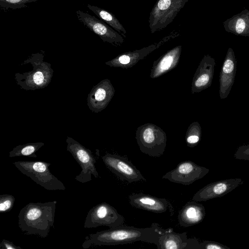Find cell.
<instances>
[{
  "label": "cell",
  "instance_id": "cell-1",
  "mask_svg": "<svg viewBox=\"0 0 249 249\" xmlns=\"http://www.w3.org/2000/svg\"><path fill=\"white\" fill-rule=\"evenodd\" d=\"M161 229L156 223H153L150 227L145 228L122 225L89 234L85 237L82 247L87 249L95 246H114L139 241L157 245Z\"/></svg>",
  "mask_w": 249,
  "mask_h": 249
},
{
  "label": "cell",
  "instance_id": "cell-2",
  "mask_svg": "<svg viewBox=\"0 0 249 249\" xmlns=\"http://www.w3.org/2000/svg\"><path fill=\"white\" fill-rule=\"evenodd\" d=\"M57 201L30 202L23 207L18 215V225L25 235L47 237L54 222Z\"/></svg>",
  "mask_w": 249,
  "mask_h": 249
},
{
  "label": "cell",
  "instance_id": "cell-3",
  "mask_svg": "<svg viewBox=\"0 0 249 249\" xmlns=\"http://www.w3.org/2000/svg\"><path fill=\"white\" fill-rule=\"evenodd\" d=\"M44 55L42 53H33L24 62L32 64L31 71L22 73L17 72L15 80L17 85L21 89L26 90H34L44 89L51 82L53 70L51 64L43 60Z\"/></svg>",
  "mask_w": 249,
  "mask_h": 249
},
{
  "label": "cell",
  "instance_id": "cell-4",
  "mask_svg": "<svg viewBox=\"0 0 249 249\" xmlns=\"http://www.w3.org/2000/svg\"><path fill=\"white\" fill-rule=\"evenodd\" d=\"M23 175L48 191L66 190L59 179L49 169L51 163L41 161H18L13 163Z\"/></svg>",
  "mask_w": 249,
  "mask_h": 249
},
{
  "label": "cell",
  "instance_id": "cell-5",
  "mask_svg": "<svg viewBox=\"0 0 249 249\" xmlns=\"http://www.w3.org/2000/svg\"><path fill=\"white\" fill-rule=\"evenodd\" d=\"M135 138L141 152L151 157L161 156L165 150V132L157 125L148 123L139 126Z\"/></svg>",
  "mask_w": 249,
  "mask_h": 249
},
{
  "label": "cell",
  "instance_id": "cell-6",
  "mask_svg": "<svg viewBox=\"0 0 249 249\" xmlns=\"http://www.w3.org/2000/svg\"><path fill=\"white\" fill-rule=\"evenodd\" d=\"M189 0H158L149 14L150 31L153 34L171 23Z\"/></svg>",
  "mask_w": 249,
  "mask_h": 249
},
{
  "label": "cell",
  "instance_id": "cell-7",
  "mask_svg": "<svg viewBox=\"0 0 249 249\" xmlns=\"http://www.w3.org/2000/svg\"><path fill=\"white\" fill-rule=\"evenodd\" d=\"M67 150L69 152L81 168V171L75 179L81 183H87L91 180V175L95 178L99 174L95 167L96 159L91 150L78 142L69 136L66 138Z\"/></svg>",
  "mask_w": 249,
  "mask_h": 249
},
{
  "label": "cell",
  "instance_id": "cell-8",
  "mask_svg": "<svg viewBox=\"0 0 249 249\" xmlns=\"http://www.w3.org/2000/svg\"><path fill=\"white\" fill-rule=\"evenodd\" d=\"M123 215L116 209L106 202H103L92 207L86 217L84 227L93 228L107 226L113 228L124 224Z\"/></svg>",
  "mask_w": 249,
  "mask_h": 249
},
{
  "label": "cell",
  "instance_id": "cell-9",
  "mask_svg": "<svg viewBox=\"0 0 249 249\" xmlns=\"http://www.w3.org/2000/svg\"><path fill=\"white\" fill-rule=\"evenodd\" d=\"M180 35L177 31H173L169 35L163 37L159 42L139 50L121 53L105 64L111 67L127 69L136 65L138 61L143 59L150 53L158 49L167 41Z\"/></svg>",
  "mask_w": 249,
  "mask_h": 249
},
{
  "label": "cell",
  "instance_id": "cell-10",
  "mask_svg": "<svg viewBox=\"0 0 249 249\" xmlns=\"http://www.w3.org/2000/svg\"><path fill=\"white\" fill-rule=\"evenodd\" d=\"M102 159L107 167L122 180L128 183L146 180L136 166L124 157L107 153Z\"/></svg>",
  "mask_w": 249,
  "mask_h": 249
},
{
  "label": "cell",
  "instance_id": "cell-11",
  "mask_svg": "<svg viewBox=\"0 0 249 249\" xmlns=\"http://www.w3.org/2000/svg\"><path fill=\"white\" fill-rule=\"evenodd\" d=\"M210 170L195 162L186 160L178 164L173 170L166 173L162 177L171 182L188 185L206 176Z\"/></svg>",
  "mask_w": 249,
  "mask_h": 249
},
{
  "label": "cell",
  "instance_id": "cell-12",
  "mask_svg": "<svg viewBox=\"0 0 249 249\" xmlns=\"http://www.w3.org/2000/svg\"><path fill=\"white\" fill-rule=\"evenodd\" d=\"M78 19L104 41L114 45H120L125 38L119 33L104 22L87 13L76 11Z\"/></svg>",
  "mask_w": 249,
  "mask_h": 249
},
{
  "label": "cell",
  "instance_id": "cell-13",
  "mask_svg": "<svg viewBox=\"0 0 249 249\" xmlns=\"http://www.w3.org/2000/svg\"><path fill=\"white\" fill-rule=\"evenodd\" d=\"M243 183L244 181L240 178L225 179L210 183L198 190L193 196L192 200L206 201L223 196Z\"/></svg>",
  "mask_w": 249,
  "mask_h": 249
},
{
  "label": "cell",
  "instance_id": "cell-14",
  "mask_svg": "<svg viewBox=\"0 0 249 249\" xmlns=\"http://www.w3.org/2000/svg\"><path fill=\"white\" fill-rule=\"evenodd\" d=\"M115 89L108 79L101 81L93 86L89 93L87 105L89 109L94 113L105 109L115 93Z\"/></svg>",
  "mask_w": 249,
  "mask_h": 249
},
{
  "label": "cell",
  "instance_id": "cell-15",
  "mask_svg": "<svg viewBox=\"0 0 249 249\" xmlns=\"http://www.w3.org/2000/svg\"><path fill=\"white\" fill-rule=\"evenodd\" d=\"M157 247L158 249H200V243L195 238L188 239L186 232L177 233L172 228H161Z\"/></svg>",
  "mask_w": 249,
  "mask_h": 249
},
{
  "label": "cell",
  "instance_id": "cell-16",
  "mask_svg": "<svg viewBox=\"0 0 249 249\" xmlns=\"http://www.w3.org/2000/svg\"><path fill=\"white\" fill-rule=\"evenodd\" d=\"M215 66V61L213 57L209 54L203 56L192 79L191 86L192 94L200 92L211 86Z\"/></svg>",
  "mask_w": 249,
  "mask_h": 249
},
{
  "label": "cell",
  "instance_id": "cell-17",
  "mask_svg": "<svg viewBox=\"0 0 249 249\" xmlns=\"http://www.w3.org/2000/svg\"><path fill=\"white\" fill-rule=\"evenodd\" d=\"M236 60L233 49H228L219 74V94L221 99L229 95L234 82L236 72Z\"/></svg>",
  "mask_w": 249,
  "mask_h": 249
},
{
  "label": "cell",
  "instance_id": "cell-18",
  "mask_svg": "<svg viewBox=\"0 0 249 249\" xmlns=\"http://www.w3.org/2000/svg\"><path fill=\"white\" fill-rule=\"evenodd\" d=\"M181 50V45L177 46L155 61L151 70L150 77L152 79L159 77L174 69L179 61Z\"/></svg>",
  "mask_w": 249,
  "mask_h": 249
},
{
  "label": "cell",
  "instance_id": "cell-19",
  "mask_svg": "<svg viewBox=\"0 0 249 249\" xmlns=\"http://www.w3.org/2000/svg\"><path fill=\"white\" fill-rule=\"evenodd\" d=\"M128 199L132 206L156 213L165 212L168 207L165 198L143 193H133L129 196Z\"/></svg>",
  "mask_w": 249,
  "mask_h": 249
},
{
  "label": "cell",
  "instance_id": "cell-20",
  "mask_svg": "<svg viewBox=\"0 0 249 249\" xmlns=\"http://www.w3.org/2000/svg\"><path fill=\"white\" fill-rule=\"evenodd\" d=\"M206 215L204 206L196 201L188 202L180 210L178 220L180 226L188 227L200 223Z\"/></svg>",
  "mask_w": 249,
  "mask_h": 249
},
{
  "label": "cell",
  "instance_id": "cell-21",
  "mask_svg": "<svg viewBox=\"0 0 249 249\" xmlns=\"http://www.w3.org/2000/svg\"><path fill=\"white\" fill-rule=\"evenodd\" d=\"M225 30L237 36H249V10L244 9L223 22Z\"/></svg>",
  "mask_w": 249,
  "mask_h": 249
},
{
  "label": "cell",
  "instance_id": "cell-22",
  "mask_svg": "<svg viewBox=\"0 0 249 249\" xmlns=\"http://www.w3.org/2000/svg\"><path fill=\"white\" fill-rule=\"evenodd\" d=\"M87 7L102 20L114 29L125 38H126V31L114 15L103 8L96 6L88 4Z\"/></svg>",
  "mask_w": 249,
  "mask_h": 249
},
{
  "label": "cell",
  "instance_id": "cell-23",
  "mask_svg": "<svg viewBox=\"0 0 249 249\" xmlns=\"http://www.w3.org/2000/svg\"><path fill=\"white\" fill-rule=\"evenodd\" d=\"M43 142H30L15 147L9 153V157L25 156L36 158V152L43 145Z\"/></svg>",
  "mask_w": 249,
  "mask_h": 249
},
{
  "label": "cell",
  "instance_id": "cell-24",
  "mask_svg": "<svg viewBox=\"0 0 249 249\" xmlns=\"http://www.w3.org/2000/svg\"><path fill=\"white\" fill-rule=\"evenodd\" d=\"M201 127L197 122L190 124L186 131L185 140L189 147H194L199 142L201 138Z\"/></svg>",
  "mask_w": 249,
  "mask_h": 249
},
{
  "label": "cell",
  "instance_id": "cell-25",
  "mask_svg": "<svg viewBox=\"0 0 249 249\" xmlns=\"http://www.w3.org/2000/svg\"><path fill=\"white\" fill-rule=\"evenodd\" d=\"M37 0H0L1 8L4 9H19L27 7V3L35 2Z\"/></svg>",
  "mask_w": 249,
  "mask_h": 249
},
{
  "label": "cell",
  "instance_id": "cell-26",
  "mask_svg": "<svg viewBox=\"0 0 249 249\" xmlns=\"http://www.w3.org/2000/svg\"><path fill=\"white\" fill-rule=\"evenodd\" d=\"M15 202V197L9 194L0 195V212L1 213L10 211Z\"/></svg>",
  "mask_w": 249,
  "mask_h": 249
},
{
  "label": "cell",
  "instance_id": "cell-27",
  "mask_svg": "<svg viewBox=\"0 0 249 249\" xmlns=\"http://www.w3.org/2000/svg\"><path fill=\"white\" fill-rule=\"evenodd\" d=\"M234 157L237 160H249V143L239 146L234 154Z\"/></svg>",
  "mask_w": 249,
  "mask_h": 249
},
{
  "label": "cell",
  "instance_id": "cell-28",
  "mask_svg": "<svg viewBox=\"0 0 249 249\" xmlns=\"http://www.w3.org/2000/svg\"><path fill=\"white\" fill-rule=\"evenodd\" d=\"M200 249H229L228 247L218 242L204 241L200 243Z\"/></svg>",
  "mask_w": 249,
  "mask_h": 249
},
{
  "label": "cell",
  "instance_id": "cell-29",
  "mask_svg": "<svg viewBox=\"0 0 249 249\" xmlns=\"http://www.w3.org/2000/svg\"><path fill=\"white\" fill-rule=\"evenodd\" d=\"M1 249H22L20 246H16L12 242L5 239L1 240L0 243Z\"/></svg>",
  "mask_w": 249,
  "mask_h": 249
}]
</instances>
